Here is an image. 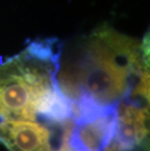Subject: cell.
Returning <instances> with one entry per match:
<instances>
[{
  "label": "cell",
  "mask_w": 150,
  "mask_h": 151,
  "mask_svg": "<svg viewBox=\"0 0 150 151\" xmlns=\"http://www.w3.org/2000/svg\"><path fill=\"white\" fill-rule=\"evenodd\" d=\"M66 123L54 125L37 121L7 122L0 126V141L9 151H57Z\"/></svg>",
  "instance_id": "277c9868"
},
{
  "label": "cell",
  "mask_w": 150,
  "mask_h": 151,
  "mask_svg": "<svg viewBox=\"0 0 150 151\" xmlns=\"http://www.w3.org/2000/svg\"><path fill=\"white\" fill-rule=\"evenodd\" d=\"M60 56L59 40L42 38L0 63V126L13 121L62 125L71 118L70 101L58 86Z\"/></svg>",
  "instance_id": "7a4b0ae2"
},
{
  "label": "cell",
  "mask_w": 150,
  "mask_h": 151,
  "mask_svg": "<svg viewBox=\"0 0 150 151\" xmlns=\"http://www.w3.org/2000/svg\"><path fill=\"white\" fill-rule=\"evenodd\" d=\"M149 98L131 94L117 108V126L107 151H148Z\"/></svg>",
  "instance_id": "3957f363"
},
{
  "label": "cell",
  "mask_w": 150,
  "mask_h": 151,
  "mask_svg": "<svg viewBox=\"0 0 150 151\" xmlns=\"http://www.w3.org/2000/svg\"><path fill=\"white\" fill-rule=\"evenodd\" d=\"M149 77V35L142 39L100 25L60 56L58 86L69 101L118 106Z\"/></svg>",
  "instance_id": "6da1fadb"
}]
</instances>
